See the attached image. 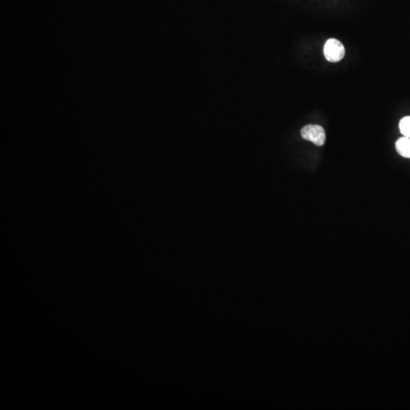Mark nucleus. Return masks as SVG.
Segmentation results:
<instances>
[{"label": "nucleus", "instance_id": "nucleus-1", "mask_svg": "<svg viewBox=\"0 0 410 410\" xmlns=\"http://www.w3.org/2000/svg\"><path fill=\"white\" fill-rule=\"evenodd\" d=\"M325 58L331 63H338L344 58V46L340 40L331 38L327 40L324 47Z\"/></svg>", "mask_w": 410, "mask_h": 410}, {"label": "nucleus", "instance_id": "nucleus-2", "mask_svg": "<svg viewBox=\"0 0 410 410\" xmlns=\"http://www.w3.org/2000/svg\"><path fill=\"white\" fill-rule=\"evenodd\" d=\"M301 135L304 139L318 146L324 145L326 141L325 129L319 125H307L301 129Z\"/></svg>", "mask_w": 410, "mask_h": 410}, {"label": "nucleus", "instance_id": "nucleus-3", "mask_svg": "<svg viewBox=\"0 0 410 410\" xmlns=\"http://www.w3.org/2000/svg\"><path fill=\"white\" fill-rule=\"evenodd\" d=\"M396 150L399 155L405 158H410V138L402 137L396 142Z\"/></svg>", "mask_w": 410, "mask_h": 410}, {"label": "nucleus", "instance_id": "nucleus-4", "mask_svg": "<svg viewBox=\"0 0 410 410\" xmlns=\"http://www.w3.org/2000/svg\"><path fill=\"white\" fill-rule=\"evenodd\" d=\"M399 130L401 133L410 138V117H405L399 122Z\"/></svg>", "mask_w": 410, "mask_h": 410}]
</instances>
